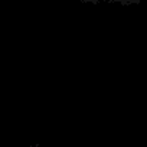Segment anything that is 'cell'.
Returning <instances> with one entry per match:
<instances>
[{"instance_id":"obj_1","label":"cell","mask_w":147,"mask_h":147,"mask_svg":"<svg viewBox=\"0 0 147 147\" xmlns=\"http://www.w3.org/2000/svg\"><path fill=\"white\" fill-rule=\"evenodd\" d=\"M90 2H98V0H90ZM117 2H123V3H134V2H140V0H117Z\"/></svg>"}]
</instances>
